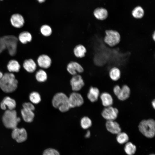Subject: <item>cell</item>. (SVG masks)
Segmentation results:
<instances>
[{
    "mask_svg": "<svg viewBox=\"0 0 155 155\" xmlns=\"http://www.w3.org/2000/svg\"><path fill=\"white\" fill-rule=\"evenodd\" d=\"M18 84V80L12 73H4L0 80V88L6 93H11L14 91L17 87Z\"/></svg>",
    "mask_w": 155,
    "mask_h": 155,
    "instance_id": "obj_1",
    "label": "cell"
},
{
    "mask_svg": "<svg viewBox=\"0 0 155 155\" xmlns=\"http://www.w3.org/2000/svg\"><path fill=\"white\" fill-rule=\"evenodd\" d=\"M52 104L54 108L63 113L68 111L70 108L68 96L62 92L57 93L54 95L52 99Z\"/></svg>",
    "mask_w": 155,
    "mask_h": 155,
    "instance_id": "obj_2",
    "label": "cell"
},
{
    "mask_svg": "<svg viewBox=\"0 0 155 155\" xmlns=\"http://www.w3.org/2000/svg\"><path fill=\"white\" fill-rule=\"evenodd\" d=\"M20 119L17 116L14 110H6L2 117V121L4 126L9 129H14L17 127Z\"/></svg>",
    "mask_w": 155,
    "mask_h": 155,
    "instance_id": "obj_3",
    "label": "cell"
},
{
    "mask_svg": "<svg viewBox=\"0 0 155 155\" xmlns=\"http://www.w3.org/2000/svg\"><path fill=\"white\" fill-rule=\"evenodd\" d=\"M138 128L140 131L146 137L151 138L155 134V121L153 119L142 120L140 123Z\"/></svg>",
    "mask_w": 155,
    "mask_h": 155,
    "instance_id": "obj_4",
    "label": "cell"
},
{
    "mask_svg": "<svg viewBox=\"0 0 155 155\" xmlns=\"http://www.w3.org/2000/svg\"><path fill=\"white\" fill-rule=\"evenodd\" d=\"M2 37L9 54L11 56H14L17 52L18 38L13 35H7Z\"/></svg>",
    "mask_w": 155,
    "mask_h": 155,
    "instance_id": "obj_5",
    "label": "cell"
},
{
    "mask_svg": "<svg viewBox=\"0 0 155 155\" xmlns=\"http://www.w3.org/2000/svg\"><path fill=\"white\" fill-rule=\"evenodd\" d=\"M104 42L110 46L113 47L118 44L121 40V36L117 31L112 30H105Z\"/></svg>",
    "mask_w": 155,
    "mask_h": 155,
    "instance_id": "obj_6",
    "label": "cell"
},
{
    "mask_svg": "<svg viewBox=\"0 0 155 155\" xmlns=\"http://www.w3.org/2000/svg\"><path fill=\"white\" fill-rule=\"evenodd\" d=\"M113 91L117 98L121 101L127 99L131 93L130 88L126 85H123L121 88L118 85L115 86L113 88Z\"/></svg>",
    "mask_w": 155,
    "mask_h": 155,
    "instance_id": "obj_7",
    "label": "cell"
},
{
    "mask_svg": "<svg viewBox=\"0 0 155 155\" xmlns=\"http://www.w3.org/2000/svg\"><path fill=\"white\" fill-rule=\"evenodd\" d=\"M70 108L80 107L84 103V99L82 95L75 92L71 93L68 97Z\"/></svg>",
    "mask_w": 155,
    "mask_h": 155,
    "instance_id": "obj_8",
    "label": "cell"
},
{
    "mask_svg": "<svg viewBox=\"0 0 155 155\" xmlns=\"http://www.w3.org/2000/svg\"><path fill=\"white\" fill-rule=\"evenodd\" d=\"M66 69L67 72L72 76L81 73L84 71V68L82 65L75 61H71L67 65Z\"/></svg>",
    "mask_w": 155,
    "mask_h": 155,
    "instance_id": "obj_9",
    "label": "cell"
},
{
    "mask_svg": "<svg viewBox=\"0 0 155 155\" xmlns=\"http://www.w3.org/2000/svg\"><path fill=\"white\" fill-rule=\"evenodd\" d=\"M118 113L119 111L117 108L111 106L104 108L101 115L107 121H114L117 118Z\"/></svg>",
    "mask_w": 155,
    "mask_h": 155,
    "instance_id": "obj_10",
    "label": "cell"
},
{
    "mask_svg": "<svg viewBox=\"0 0 155 155\" xmlns=\"http://www.w3.org/2000/svg\"><path fill=\"white\" fill-rule=\"evenodd\" d=\"M70 84L72 90L75 92L80 90L84 85L82 76L78 74L72 76L70 80Z\"/></svg>",
    "mask_w": 155,
    "mask_h": 155,
    "instance_id": "obj_11",
    "label": "cell"
},
{
    "mask_svg": "<svg viewBox=\"0 0 155 155\" xmlns=\"http://www.w3.org/2000/svg\"><path fill=\"white\" fill-rule=\"evenodd\" d=\"M36 62L39 67L42 69H47L51 67L52 64V60L48 55L42 54L38 57Z\"/></svg>",
    "mask_w": 155,
    "mask_h": 155,
    "instance_id": "obj_12",
    "label": "cell"
},
{
    "mask_svg": "<svg viewBox=\"0 0 155 155\" xmlns=\"http://www.w3.org/2000/svg\"><path fill=\"white\" fill-rule=\"evenodd\" d=\"M12 138L18 143L25 141L27 138V134L26 130L24 128L16 127L13 129L11 134Z\"/></svg>",
    "mask_w": 155,
    "mask_h": 155,
    "instance_id": "obj_13",
    "label": "cell"
},
{
    "mask_svg": "<svg viewBox=\"0 0 155 155\" xmlns=\"http://www.w3.org/2000/svg\"><path fill=\"white\" fill-rule=\"evenodd\" d=\"M11 25L16 28H20L24 25L25 21L23 17L21 15L16 13L13 14L10 18Z\"/></svg>",
    "mask_w": 155,
    "mask_h": 155,
    "instance_id": "obj_14",
    "label": "cell"
},
{
    "mask_svg": "<svg viewBox=\"0 0 155 155\" xmlns=\"http://www.w3.org/2000/svg\"><path fill=\"white\" fill-rule=\"evenodd\" d=\"M16 106V103L15 100L8 96L5 97L0 105L1 108L3 110L6 109L7 107L8 108V110H14Z\"/></svg>",
    "mask_w": 155,
    "mask_h": 155,
    "instance_id": "obj_15",
    "label": "cell"
},
{
    "mask_svg": "<svg viewBox=\"0 0 155 155\" xmlns=\"http://www.w3.org/2000/svg\"><path fill=\"white\" fill-rule=\"evenodd\" d=\"M106 127L107 130L113 134H117L121 131L119 124L114 121H107Z\"/></svg>",
    "mask_w": 155,
    "mask_h": 155,
    "instance_id": "obj_16",
    "label": "cell"
},
{
    "mask_svg": "<svg viewBox=\"0 0 155 155\" xmlns=\"http://www.w3.org/2000/svg\"><path fill=\"white\" fill-rule=\"evenodd\" d=\"M73 51L74 55L76 58L82 59L85 57L87 50L84 45L79 44L74 46Z\"/></svg>",
    "mask_w": 155,
    "mask_h": 155,
    "instance_id": "obj_17",
    "label": "cell"
},
{
    "mask_svg": "<svg viewBox=\"0 0 155 155\" xmlns=\"http://www.w3.org/2000/svg\"><path fill=\"white\" fill-rule=\"evenodd\" d=\"M24 68L28 72L33 73L36 70L37 65L35 61L32 59L25 60L23 64Z\"/></svg>",
    "mask_w": 155,
    "mask_h": 155,
    "instance_id": "obj_18",
    "label": "cell"
},
{
    "mask_svg": "<svg viewBox=\"0 0 155 155\" xmlns=\"http://www.w3.org/2000/svg\"><path fill=\"white\" fill-rule=\"evenodd\" d=\"M99 94L100 91L98 88L91 87L89 90L87 97L90 102H94L98 100Z\"/></svg>",
    "mask_w": 155,
    "mask_h": 155,
    "instance_id": "obj_19",
    "label": "cell"
},
{
    "mask_svg": "<svg viewBox=\"0 0 155 155\" xmlns=\"http://www.w3.org/2000/svg\"><path fill=\"white\" fill-rule=\"evenodd\" d=\"M100 98L103 105L106 107L111 106L113 103V99L111 95L108 93L104 92L100 95Z\"/></svg>",
    "mask_w": 155,
    "mask_h": 155,
    "instance_id": "obj_20",
    "label": "cell"
},
{
    "mask_svg": "<svg viewBox=\"0 0 155 155\" xmlns=\"http://www.w3.org/2000/svg\"><path fill=\"white\" fill-rule=\"evenodd\" d=\"M93 14L97 19L103 20L106 19L108 16V12L106 9L103 8H98L95 9Z\"/></svg>",
    "mask_w": 155,
    "mask_h": 155,
    "instance_id": "obj_21",
    "label": "cell"
},
{
    "mask_svg": "<svg viewBox=\"0 0 155 155\" xmlns=\"http://www.w3.org/2000/svg\"><path fill=\"white\" fill-rule=\"evenodd\" d=\"M21 66L19 62L15 59L9 61L7 65V68L11 73L18 72L20 70Z\"/></svg>",
    "mask_w": 155,
    "mask_h": 155,
    "instance_id": "obj_22",
    "label": "cell"
},
{
    "mask_svg": "<svg viewBox=\"0 0 155 155\" xmlns=\"http://www.w3.org/2000/svg\"><path fill=\"white\" fill-rule=\"evenodd\" d=\"M32 37L31 34L29 32L24 31L20 32L18 36V40L22 43L25 44L30 42Z\"/></svg>",
    "mask_w": 155,
    "mask_h": 155,
    "instance_id": "obj_23",
    "label": "cell"
},
{
    "mask_svg": "<svg viewBox=\"0 0 155 155\" xmlns=\"http://www.w3.org/2000/svg\"><path fill=\"white\" fill-rule=\"evenodd\" d=\"M21 114L24 120L26 122H32L34 119V114L33 111L23 108Z\"/></svg>",
    "mask_w": 155,
    "mask_h": 155,
    "instance_id": "obj_24",
    "label": "cell"
},
{
    "mask_svg": "<svg viewBox=\"0 0 155 155\" xmlns=\"http://www.w3.org/2000/svg\"><path fill=\"white\" fill-rule=\"evenodd\" d=\"M40 31L42 35L45 37L50 36L53 33V30L51 27L47 24L42 25L40 27Z\"/></svg>",
    "mask_w": 155,
    "mask_h": 155,
    "instance_id": "obj_25",
    "label": "cell"
},
{
    "mask_svg": "<svg viewBox=\"0 0 155 155\" xmlns=\"http://www.w3.org/2000/svg\"><path fill=\"white\" fill-rule=\"evenodd\" d=\"M35 78L37 81L40 82H43L47 80L48 75L45 71L41 69L36 72Z\"/></svg>",
    "mask_w": 155,
    "mask_h": 155,
    "instance_id": "obj_26",
    "label": "cell"
},
{
    "mask_svg": "<svg viewBox=\"0 0 155 155\" xmlns=\"http://www.w3.org/2000/svg\"><path fill=\"white\" fill-rule=\"evenodd\" d=\"M121 71L117 67H114L112 68L109 71V75L111 79L113 81H116L120 78Z\"/></svg>",
    "mask_w": 155,
    "mask_h": 155,
    "instance_id": "obj_27",
    "label": "cell"
},
{
    "mask_svg": "<svg viewBox=\"0 0 155 155\" xmlns=\"http://www.w3.org/2000/svg\"><path fill=\"white\" fill-rule=\"evenodd\" d=\"M144 13V11L143 8L140 6H137L133 9L132 14L135 18L140 19L143 17Z\"/></svg>",
    "mask_w": 155,
    "mask_h": 155,
    "instance_id": "obj_28",
    "label": "cell"
},
{
    "mask_svg": "<svg viewBox=\"0 0 155 155\" xmlns=\"http://www.w3.org/2000/svg\"><path fill=\"white\" fill-rule=\"evenodd\" d=\"M136 150V146L130 142H127L124 147V150L128 155H133L135 154Z\"/></svg>",
    "mask_w": 155,
    "mask_h": 155,
    "instance_id": "obj_29",
    "label": "cell"
},
{
    "mask_svg": "<svg viewBox=\"0 0 155 155\" xmlns=\"http://www.w3.org/2000/svg\"><path fill=\"white\" fill-rule=\"evenodd\" d=\"M80 125L82 128L86 129L91 126L92 121L89 117L84 116L82 117L80 120Z\"/></svg>",
    "mask_w": 155,
    "mask_h": 155,
    "instance_id": "obj_30",
    "label": "cell"
},
{
    "mask_svg": "<svg viewBox=\"0 0 155 155\" xmlns=\"http://www.w3.org/2000/svg\"><path fill=\"white\" fill-rule=\"evenodd\" d=\"M29 99L32 104H38L41 100V97L39 94L37 92L31 93L29 96Z\"/></svg>",
    "mask_w": 155,
    "mask_h": 155,
    "instance_id": "obj_31",
    "label": "cell"
},
{
    "mask_svg": "<svg viewBox=\"0 0 155 155\" xmlns=\"http://www.w3.org/2000/svg\"><path fill=\"white\" fill-rule=\"evenodd\" d=\"M116 139L117 142L119 144H122L128 142L129 137L126 133L120 132L117 134Z\"/></svg>",
    "mask_w": 155,
    "mask_h": 155,
    "instance_id": "obj_32",
    "label": "cell"
},
{
    "mask_svg": "<svg viewBox=\"0 0 155 155\" xmlns=\"http://www.w3.org/2000/svg\"><path fill=\"white\" fill-rule=\"evenodd\" d=\"M43 155H60L57 150L52 148H48L45 150Z\"/></svg>",
    "mask_w": 155,
    "mask_h": 155,
    "instance_id": "obj_33",
    "label": "cell"
},
{
    "mask_svg": "<svg viewBox=\"0 0 155 155\" xmlns=\"http://www.w3.org/2000/svg\"><path fill=\"white\" fill-rule=\"evenodd\" d=\"M23 108L33 111L35 109V107L32 103L28 102L24 103L22 105Z\"/></svg>",
    "mask_w": 155,
    "mask_h": 155,
    "instance_id": "obj_34",
    "label": "cell"
},
{
    "mask_svg": "<svg viewBox=\"0 0 155 155\" xmlns=\"http://www.w3.org/2000/svg\"><path fill=\"white\" fill-rule=\"evenodd\" d=\"M6 46L3 37H0V54L5 49Z\"/></svg>",
    "mask_w": 155,
    "mask_h": 155,
    "instance_id": "obj_35",
    "label": "cell"
},
{
    "mask_svg": "<svg viewBox=\"0 0 155 155\" xmlns=\"http://www.w3.org/2000/svg\"><path fill=\"white\" fill-rule=\"evenodd\" d=\"M152 105L154 109L155 108V100L154 99L152 102Z\"/></svg>",
    "mask_w": 155,
    "mask_h": 155,
    "instance_id": "obj_36",
    "label": "cell"
},
{
    "mask_svg": "<svg viewBox=\"0 0 155 155\" xmlns=\"http://www.w3.org/2000/svg\"><path fill=\"white\" fill-rule=\"evenodd\" d=\"M90 135V132L89 131H88L87 132V133L86 134L85 137H89Z\"/></svg>",
    "mask_w": 155,
    "mask_h": 155,
    "instance_id": "obj_37",
    "label": "cell"
},
{
    "mask_svg": "<svg viewBox=\"0 0 155 155\" xmlns=\"http://www.w3.org/2000/svg\"><path fill=\"white\" fill-rule=\"evenodd\" d=\"M152 37L153 38V40L155 41V31L154 32L153 34Z\"/></svg>",
    "mask_w": 155,
    "mask_h": 155,
    "instance_id": "obj_38",
    "label": "cell"
},
{
    "mask_svg": "<svg viewBox=\"0 0 155 155\" xmlns=\"http://www.w3.org/2000/svg\"><path fill=\"white\" fill-rule=\"evenodd\" d=\"M3 73L1 71H0V80L3 77Z\"/></svg>",
    "mask_w": 155,
    "mask_h": 155,
    "instance_id": "obj_39",
    "label": "cell"
},
{
    "mask_svg": "<svg viewBox=\"0 0 155 155\" xmlns=\"http://www.w3.org/2000/svg\"><path fill=\"white\" fill-rule=\"evenodd\" d=\"M39 3H42L45 1L46 0H37Z\"/></svg>",
    "mask_w": 155,
    "mask_h": 155,
    "instance_id": "obj_40",
    "label": "cell"
},
{
    "mask_svg": "<svg viewBox=\"0 0 155 155\" xmlns=\"http://www.w3.org/2000/svg\"><path fill=\"white\" fill-rule=\"evenodd\" d=\"M150 155H155L154 154H150Z\"/></svg>",
    "mask_w": 155,
    "mask_h": 155,
    "instance_id": "obj_41",
    "label": "cell"
},
{
    "mask_svg": "<svg viewBox=\"0 0 155 155\" xmlns=\"http://www.w3.org/2000/svg\"></svg>",
    "mask_w": 155,
    "mask_h": 155,
    "instance_id": "obj_42",
    "label": "cell"
}]
</instances>
